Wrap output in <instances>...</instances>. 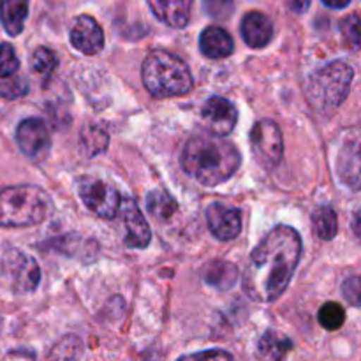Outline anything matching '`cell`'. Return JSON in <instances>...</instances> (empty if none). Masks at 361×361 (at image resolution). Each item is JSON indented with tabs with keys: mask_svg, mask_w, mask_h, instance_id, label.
<instances>
[{
	"mask_svg": "<svg viewBox=\"0 0 361 361\" xmlns=\"http://www.w3.org/2000/svg\"><path fill=\"white\" fill-rule=\"evenodd\" d=\"M201 120L207 126L208 133L214 134V136L224 137L231 134L233 129H235L236 120H238V111H236L235 104L231 101H228L226 97L214 95V97H210L203 104Z\"/></svg>",
	"mask_w": 361,
	"mask_h": 361,
	"instance_id": "obj_9",
	"label": "cell"
},
{
	"mask_svg": "<svg viewBox=\"0 0 361 361\" xmlns=\"http://www.w3.org/2000/svg\"><path fill=\"white\" fill-rule=\"evenodd\" d=\"M159 21L173 28L187 27L194 0H147Z\"/></svg>",
	"mask_w": 361,
	"mask_h": 361,
	"instance_id": "obj_14",
	"label": "cell"
},
{
	"mask_svg": "<svg viewBox=\"0 0 361 361\" xmlns=\"http://www.w3.org/2000/svg\"><path fill=\"white\" fill-rule=\"evenodd\" d=\"M28 16V0H0V21L9 35L16 37Z\"/></svg>",
	"mask_w": 361,
	"mask_h": 361,
	"instance_id": "obj_17",
	"label": "cell"
},
{
	"mask_svg": "<svg viewBox=\"0 0 361 361\" xmlns=\"http://www.w3.org/2000/svg\"><path fill=\"white\" fill-rule=\"evenodd\" d=\"M312 231L317 238L334 240L337 236L338 224H337V214L334 208L330 207H319L314 210L312 214Z\"/></svg>",
	"mask_w": 361,
	"mask_h": 361,
	"instance_id": "obj_20",
	"label": "cell"
},
{
	"mask_svg": "<svg viewBox=\"0 0 361 361\" xmlns=\"http://www.w3.org/2000/svg\"><path fill=\"white\" fill-rule=\"evenodd\" d=\"M20 67V60H18L16 51L11 44L2 42L0 44V78H9Z\"/></svg>",
	"mask_w": 361,
	"mask_h": 361,
	"instance_id": "obj_25",
	"label": "cell"
},
{
	"mask_svg": "<svg viewBox=\"0 0 361 361\" xmlns=\"http://www.w3.org/2000/svg\"><path fill=\"white\" fill-rule=\"evenodd\" d=\"M178 361H235V358L228 351H222V349H210V351L182 356Z\"/></svg>",
	"mask_w": 361,
	"mask_h": 361,
	"instance_id": "obj_29",
	"label": "cell"
},
{
	"mask_svg": "<svg viewBox=\"0 0 361 361\" xmlns=\"http://www.w3.org/2000/svg\"><path fill=\"white\" fill-rule=\"evenodd\" d=\"M51 212V200L37 185L0 187V226L27 228L39 224Z\"/></svg>",
	"mask_w": 361,
	"mask_h": 361,
	"instance_id": "obj_4",
	"label": "cell"
},
{
	"mask_svg": "<svg viewBox=\"0 0 361 361\" xmlns=\"http://www.w3.org/2000/svg\"><path fill=\"white\" fill-rule=\"evenodd\" d=\"M207 221L212 235L219 240L236 238L242 231V214L224 203H212L207 208Z\"/></svg>",
	"mask_w": 361,
	"mask_h": 361,
	"instance_id": "obj_12",
	"label": "cell"
},
{
	"mask_svg": "<svg viewBox=\"0 0 361 361\" xmlns=\"http://www.w3.org/2000/svg\"><path fill=\"white\" fill-rule=\"evenodd\" d=\"M242 37L250 48H264L274 39V25L270 18L259 11L245 14L242 20Z\"/></svg>",
	"mask_w": 361,
	"mask_h": 361,
	"instance_id": "obj_15",
	"label": "cell"
},
{
	"mask_svg": "<svg viewBox=\"0 0 361 361\" xmlns=\"http://www.w3.org/2000/svg\"><path fill=\"white\" fill-rule=\"evenodd\" d=\"M109 136L101 126H90L85 127L80 134V148L87 157H95V155L102 154L108 148Z\"/></svg>",
	"mask_w": 361,
	"mask_h": 361,
	"instance_id": "obj_19",
	"label": "cell"
},
{
	"mask_svg": "<svg viewBox=\"0 0 361 361\" xmlns=\"http://www.w3.org/2000/svg\"><path fill=\"white\" fill-rule=\"evenodd\" d=\"M27 94H28V83L27 80H23V78H9V80L0 83V95H2L4 99L13 101V99H20Z\"/></svg>",
	"mask_w": 361,
	"mask_h": 361,
	"instance_id": "obj_26",
	"label": "cell"
},
{
	"mask_svg": "<svg viewBox=\"0 0 361 361\" xmlns=\"http://www.w3.org/2000/svg\"><path fill=\"white\" fill-rule=\"evenodd\" d=\"M203 279L212 288L226 291V289L233 288V284L236 282L238 270L231 263H226V261H212L203 268Z\"/></svg>",
	"mask_w": 361,
	"mask_h": 361,
	"instance_id": "obj_18",
	"label": "cell"
},
{
	"mask_svg": "<svg viewBox=\"0 0 361 361\" xmlns=\"http://www.w3.org/2000/svg\"><path fill=\"white\" fill-rule=\"evenodd\" d=\"M56 63H59V60H56L55 51H51L49 48H44V46L35 49L34 55H32V69H34L41 78L51 76Z\"/></svg>",
	"mask_w": 361,
	"mask_h": 361,
	"instance_id": "obj_24",
	"label": "cell"
},
{
	"mask_svg": "<svg viewBox=\"0 0 361 361\" xmlns=\"http://www.w3.org/2000/svg\"><path fill=\"white\" fill-rule=\"evenodd\" d=\"M16 141L20 150L30 159H42L51 147L48 127L39 118L23 120L18 126Z\"/></svg>",
	"mask_w": 361,
	"mask_h": 361,
	"instance_id": "obj_10",
	"label": "cell"
},
{
	"mask_svg": "<svg viewBox=\"0 0 361 361\" xmlns=\"http://www.w3.org/2000/svg\"><path fill=\"white\" fill-rule=\"evenodd\" d=\"M302 256V238L289 226H277L252 250L242 288L257 303L275 302L288 289Z\"/></svg>",
	"mask_w": 361,
	"mask_h": 361,
	"instance_id": "obj_1",
	"label": "cell"
},
{
	"mask_svg": "<svg viewBox=\"0 0 361 361\" xmlns=\"http://www.w3.org/2000/svg\"><path fill=\"white\" fill-rule=\"evenodd\" d=\"M321 2L324 6L331 7V9H344V7H348L351 4V0H321Z\"/></svg>",
	"mask_w": 361,
	"mask_h": 361,
	"instance_id": "obj_32",
	"label": "cell"
},
{
	"mask_svg": "<svg viewBox=\"0 0 361 361\" xmlns=\"http://www.w3.org/2000/svg\"><path fill=\"white\" fill-rule=\"evenodd\" d=\"M71 42L83 55H97L104 48V32L88 14L78 16L71 28Z\"/></svg>",
	"mask_w": 361,
	"mask_h": 361,
	"instance_id": "obj_13",
	"label": "cell"
},
{
	"mask_svg": "<svg viewBox=\"0 0 361 361\" xmlns=\"http://www.w3.org/2000/svg\"><path fill=\"white\" fill-rule=\"evenodd\" d=\"M344 296L353 303V305H360V281L358 277H353L344 282Z\"/></svg>",
	"mask_w": 361,
	"mask_h": 361,
	"instance_id": "obj_30",
	"label": "cell"
},
{
	"mask_svg": "<svg viewBox=\"0 0 361 361\" xmlns=\"http://www.w3.org/2000/svg\"><path fill=\"white\" fill-rule=\"evenodd\" d=\"M78 192L85 207L97 217L113 219L118 214L122 197L109 182L94 176H83L78 183Z\"/></svg>",
	"mask_w": 361,
	"mask_h": 361,
	"instance_id": "obj_7",
	"label": "cell"
},
{
	"mask_svg": "<svg viewBox=\"0 0 361 361\" xmlns=\"http://www.w3.org/2000/svg\"><path fill=\"white\" fill-rule=\"evenodd\" d=\"M204 9L215 20H229L235 11V0H204Z\"/></svg>",
	"mask_w": 361,
	"mask_h": 361,
	"instance_id": "obj_28",
	"label": "cell"
},
{
	"mask_svg": "<svg viewBox=\"0 0 361 361\" xmlns=\"http://www.w3.org/2000/svg\"><path fill=\"white\" fill-rule=\"evenodd\" d=\"M317 321H319L324 330H338L345 321V310L338 303H324L319 309V314H317Z\"/></svg>",
	"mask_w": 361,
	"mask_h": 361,
	"instance_id": "obj_23",
	"label": "cell"
},
{
	"mask_svg": "<svg viewBox=\"0 0 361 361\" xmlns=\"http://www.w3.org/2000/svg\"><path fill=\"white\" fill-rule=\"evenodd\" d=\"M145 88L154 97H178L192 90V76L182 59L164 49H154L141 67Z\"/></svg>",
	"mask_w": 361,
	"mask_h": 361,
	"instance_id": "obj_3",
	"label": "cell"
},
{
	"mask_svg": "<svg viewBox=\"0 0 361 361\" xmlns=\"http://www.w3.org/2000/svg\"><path fill=\"white\" fill-rule=\"evenodd\" d=\"M0 330H2V319H0Z\"/></svg>",
	"mask_w": 361,
	"mask_h": 361,
	"instance_id": "obj_33",
	"label": "cell"
},
{
	"mask_svg": "<svg viewBox=\"0 0 361 361\" xmlns=\"http://www.w3.org/2000/svg\"><path fill=\"white\" fill-rule=\"evenodd\" d=\"M250 147L254 159L264 169H274L281 164L284 154V140L281 127L274 120H259L250 130Z\"/></svg>",
	"mask_w": 361,
	"mask_h": 361,
	"instance_id": "obj_6",
	"label": "cell"
},
{
	"mask_svg": "<svg viewBox=\"0 0 361 361\" xmlns=\"http://www.w3.org/2000/svg\"><path fill=\"white\" fill-rule=\"evenodd\" d=\"M200 48L208 59H226L235 49V42L224 28L208 27L201 32Z\"/></svg>",
	"mask_w": 361,
	"mask_h": 361,
	"instance_id": "obj_16",
	"label": "cell"
},
{
	"mask_svg": "<svg viewBox=\"0 0 361 361\" xmlns=\"http://www.w3.org/2000/svg\"><path fill=\"white\" fill-rule=\"evenodd\" d=\"M293 348L291 341L277 331H267L259 341V355L270 361H281Z\"/></svg>",
	"mask_w": 361,
	"mask_h": 361,
	"instance_id": "obj_21",
	"label": "cell"
},
{
	"mask_svg": "<svg viewBox=\"0 0 361 361\" xmlns=\"http://www.w3.org/2000/svg\"><path fill=\"white\" fill-rule=\"evenodd\" d=\"M120 215L126 222V245L130 249H145L152 240L150 228L147 224V219L141 214L140 207L133 197H126L120 201L118 207Z\"/></svg>",
	"mask_w": 361,
	"mask_h": 361,
	"instance_id": "obj_11",
	"label": "cell"
},
{
	"mask_svg": "<svg viewBox=\"0 0 361 361\" xmlns=\"http://www.w3.org/2000/svg\"><path fill=\"white\" fill-rule=\"evenodd\" d=\"M148 210L154 217H157L159 221H168L178 210V204L176 201L169 196L166 190H152L148 194Z\"/></svg>",
	"mask_w": 361,
	"mask_h": 361,
	"instance_id": "obj_22",
	"label": "cell"
},
{
	"mask_svg": "<svg viewBox=\"0 0 361 361\" xmlns=\"http://www.w3.org/2000/svg\"><path fill=\"white\" fill-rule=\"evenodd\" d=\"M341 32L344 35V39L348 41L349 46H353L355 49H358L360 46V20L358 14L353 13L348 18H344L341 23Z\"/></svg>",
	"mask_w": 361,
	"mask_h": 361,
	"instance_id": "obj_27",
	"label": "cell"
},
{
	"mask_svg": "<svg viewBox=\"0 0 361 361\" xmlns=\"http://www.w3.org/2000/svg\"><path fill=\"white\" fill-rule=\"evenodd\" d=\"M4 274L16 293H32L39 286L41 270L37 263L20 250H11L4 257Z\"/></svg>",
	"mask_w": 361,
	"mask_h": 361,
	"instance_id": "obj_8",
	"label": "cell"
},
{
	"mask_svg": "<svg viewBox=\"0 0 361 361\" xmlns=\"http://www.w3.org/2000/svg\"><path fill=\"white\" fill-rule=\"evenodd\" d=\"M240 162L238 148L210 133L190 137L182 154L183 171L207 187L228 182L240 168Z\"/></svg>",
	"mask_w": 361,
	"mask_h": 361,
	"instance_id": "obj_2",
	"label": "cell"
},
{
	"mask_svg": "<svg viewBox=\"0 0 361 361\" xmlns=\"http://www.w3.org/2000/svg\"><path fill=\"white\" fill-rule=\"evenodd\" d=\"M355 73L349 63L331 62L309 78L305 85V95L309 104L321 115H330L345 101L351 88Z\"/></svg>",
	"mask_w": 361,
	"mask_h": 361,
	"instance_id": "obj_5",
	"label": "cell"
},
{
	"mask_svg": "<svg viewBox=\"0 0 361 361\" xmlns=\"http://www.w3.org/2000/svg\"><path fill=\"white\" fill-rule=\"evenodd\" d=\"M310 2H312V0H286V4H288L289 9L296 14L305 13V11L310 7Z\"/></svg>",
	"mask_w": 361,
	"mask_h": 361,
	"instance_id": "obj_31",
	"label": "cell"
}]
</instances>
